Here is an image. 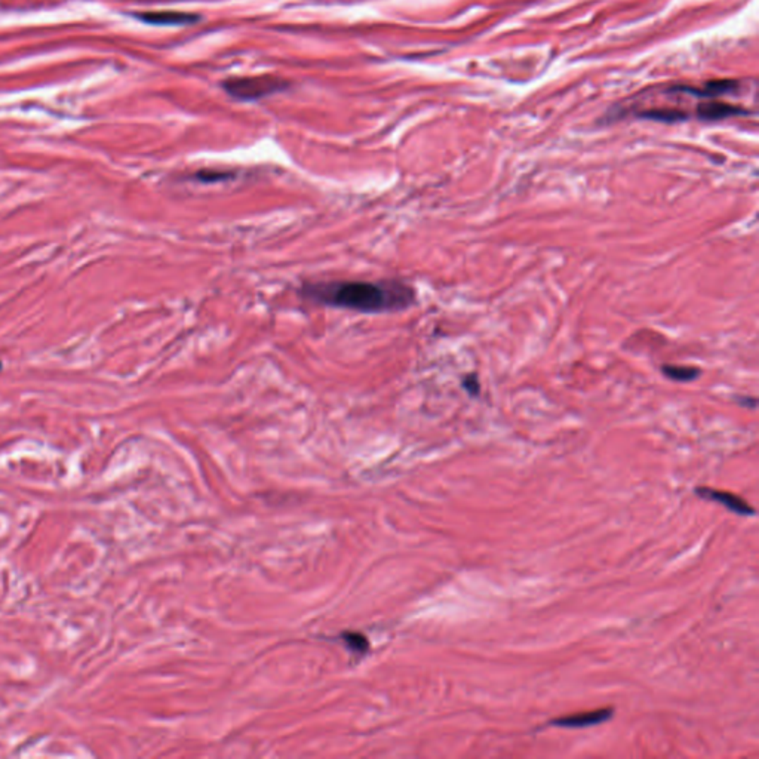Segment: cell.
<instances>
[{
  "label": "cell",
  "instance_id": "obj_1",
  "mask_svg": "<svg viewBox=\"0 0 759 759\" xmlns=\"http://www.w3.org/2000/svg\"><path fill=\"white\" fill-rule=\"evenodd\" d=\"M301 294L306 300L315 304L356 310L362 313L405 310L415 301L414 289L398 280L319 282L304 285Z\"/></svg>",
  "mask_w": 759,
  "mask_h": 759
},
{
  "label": "cell",
  "instance_id": "obj_2",
  "mask_svg": "<svg viewBox=\"0 0 759 759\" xmlns=\"http://www.w3.org/2000/svg\"><path fill=\"white\" fill-rule=\"evenodd\" d=\"M222 86L232 97L237 100L256 101L275 92L284 91L288 83L275 76H246L227 79Z\"/></svg>",
  "mask_w": 759,
  "mask_h": 759
},
{
  "label": "cell",
  "instance_id": "obj_3",
  "mask_svg": "<svg viewBox=\"0 0 759 759\" xmlns=\"http://www.w3.org/2000/svg\"><path fill=\"white\" fill-rule=\"evenodd\" d=\"M695 494L700 498L717 501L737 515H741V516L755 515V509L752 508V506H749L746 501H743L740 497L731 493H727V491H717V489H710L706 486H700L695 489Z\"/></svg>",
  "mask_w": 759,
  "mask_h": 759
},
{
  "label": "cell",
  "instance_id": "obj_4",
  "mask_svg": "<svg viewBox=\"0 0 759 759\" xmlns=\"http://www.w3.org/2000/svg\"><path fill=\"white\" fill-rule=\"evenodd\" d=\"M614 712L613 709H599L586 713H577V715L563 717L550 721V725L561 727V728H586L592 725H598L602 722H606L613 718Z\"/></svg>",
  "mask_w": 759,
  "mask_h": 759
},
{
  "label": "cell",
  "instance_id": "obj_5",
  "mask_svg": "<svg viewBox=\"0 0 759 759\" xmlns=\"http://www.w3.org/2000/svg\"><path fill=\"white\" fill-rule=\"evenodd\" d=\"M138 18L147 24L153 25H189L199 20V15L178 11H160L140 13Z\"/></svg>",
  "mask_w": 759,
  "mask_h": 759
},
{
  "label": "cell",
  "instance_id": "obj_6",
  "mask_svg": "<svg viewBox=\"0 0 759 759\" xmlns=\"http://www.w3.org/2000/svg\"><path fill=\"white\" fill-rule=\"evenodd\" d=\"M739 114H749V112L743 110L737 106H731V104H727V102H721V101H709V102H703L700 104V106L697 107V116L700 121H706V122H712V121H721V119H727V117H731V116H739Z\"/></svg>",
  "mask_w": 759,
  "mask_h": 759
},
{
  "label": "cell",
  "instance_id": "obj_7",
  "mask_svg": "<svg viewBox=\"0 0 759 759\" xmlns=\"http://www.w3.org/2000/svg\"><path fill=\"white\" fill-rule=\"evenodd\" d=\"M736 88H737L736 80H712V82H707L703 89H694V88L682 86V88H675V91L678 89V91L694 94L697 97L712 98V97H718V95H722V94L731 92V91H734Z\"/></svg>",
  "mask_w": 759,
  "mask_h": 759
},
{
  "label": "cell",
  "instance_id": "obj_8",
  "mask_svg": "<svg viewBox=\"0 0 759 759\" xmlns=\"http://www.w3.org/2000/svg\"><path fill=\"white\" fill-rule=\"evenodd\" d=\"M662 373L674 381H693L698 376L700 371L694 366H682V365H664L662 366Z\"/></svg>",
  "mask_w": 759,
  "mask_h": 759
},
{
  "label": "cell",
  "instance_id": "obj_9",
  "mask_svg": "<svg viewBox=\"0 0 759 759\" xmlns=\"http://www.w3.org/2000/svg\"><path fill=\"white\" fill-rule=\"evenodd\" d=\"M639 116L650 119V121H659V122H666V124L681 122L687 119V114H683L678 110H650V112L641 113Z\"/></svg>",
  "mask_w": 759,
  "mask_h": 759
},
{
  "label": "cell",
  "instance_id": "obj_10",
  "mask_svg": "<svg viewBox=\"0 0 759 759\" xmlns=\"http://www.w3.org/2000/svg\"><path fill=\"white\" fill-rule=\"evenodd\" d=\"M196 178L202 183H214V181H225L229 178H233V174L230 172H218V171H202L196 175Z\"/></svg>",
  "mask_w": 759,
  "mask_h": 759
},
{
  "label": "cell",
  "instance_id": "obj_11",
  "mask_svg": "<svg viewBox=\"0 0 759 759\" xmlns=\"http://www.w3.org/2000/svg\"><path fill=\"white\" fill-rule=\"evenodd\" d=\"M463 387L472 396H478L479 392H481V384H479L478 376L470 374V376L465 377L463 378Z\"/></svg>",
  "mask_w": 759,
  "mask_h": 759
},
{
  "label": "cell",
  "instance_id": "obj_12",
  "mask_svg": "<svg viewBox=\"0 0 759 759\" xmlns=\"http://www.w3.org/2000/svg\"><path fill=\"white\" fill-rule=\"evenodd\" d=\"M740 404H741V405H745V407L755 408V407H756V399H753V398H751V399H749V398H748V399H743V400H740Z\"/></svg>",
  "mask_w": 759,
  "mask_h": 759
},
{
  "label": "cell",
  "instance_id": "obj_13",
  "mask_svg": "<svg viewBox=\"0 0 759 759\" xmlns=\"http://www.w3.org/2000/svg\"><path fill=\"white\" fill-rule=\"evenodd\" d=\"M0 368H2V364H0Z\"/></svg>",
  "mask_w": 759,
  "mask_h": 759
}]
</instances>
